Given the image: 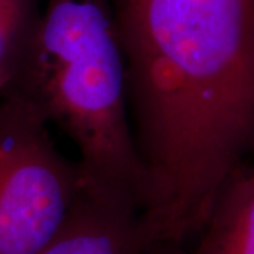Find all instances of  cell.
<instances>
[{
	"mask_svg": "<svg viewBox=\"0 0 254 254\" xmlns=\"http://www.w3.org/2000/svg\"><path fill=\"white\" fill-rule=\"evenodd\" d=\"M4 92L28 100L72 141L82 190L141 216L147 182L109 0H48Z\"/></svg>",
	"mask_w": 254,
	"mask_h": 254,
	"instance_id": "6da1fadb",
	"label": "cell"
},
{
	"mask_svg": "<svg viewBox=\"0 0 254 254\" xmlns=\"http://www.w3.org/2000/svg\"><path fill=\"white\" fill-rule=\"evenodd\" d=\"M76 161L64 157L50 125L14 92L0 95V254H38L81 198Z\"/></svg>",
	"mask_w": 254,
	"mask_h": 254,
	"instance_id": "7a4b0ae2",
	"label": "cell"
},
{
	"mask_svg": "<svg viewBox=\"0 0 254 254\" xmlns=\"http://www.w3.org/2000/svg\"><path fill=\"white\" fill-rule=\"evenodd\" d=\"M148 250L138 212L83 190L60 233L38 254H145Z\"/></svg>",
	"mask_w": 254,
	"mask_h": 254,
	"instance_id": "3957f363",
	"label": "cell"
},
{
	"mask_svg": "<svg viewBox=\"0 0 254 254\" xmlns=\"http://www.w3.org/2000/svg\"><path fill=\"white\" fill-rule=\"evenodd\" d=\"M229 177L192 254H254V148Z\"/></svg>",
	"mask_w": 254,
	"mask_h": 254,
	"instance_id": "277c9868",
	"label": "cell"
},
{
	"mask_svg": "<svg viewBox=\"0 0 254 254\" xmlns=\"http://www.w3.org/2000/svg\"><path fill=\"white\" fill-rule=\"evenodd\" d=\"M38 20H33V0H0V78L6 89L23 63Z\"/></svg>",
	"mask_w": 254,
	"mask_h": 254,
	"instance_id": "5b68a950",
	"label": "cell"
},
{
	"mask_svg": "<svg viewBox=\"0 0 254 254\" xmlns=\"http://www.w3.org/2000/svg\"><path fill=\"white\" fill-rule=\"evenodd\" d=\"M6 91V85H4V82H3V79L0 78V95L3 93V92Z\"/></svg>",
	"mask_w": 254,
	"mask_h": 254,
	"instance_id": "8992f818",
	"label": "cell"
},
{
	"mask_svg": "<svg viewBox=\"0 0 254 254\" xmlns=\"http://www.w3.org/2000/svg\"><path fill=\"white\" fill-rule=\"evenodd\" d=\"M110 3H116V1H125V0H109Z\"/></svg>",
	"mask_w": 254,
	"mask_h": 254,
	"instance_id": "52a82bcc",
	"label": "cell"
}]
</instances>
